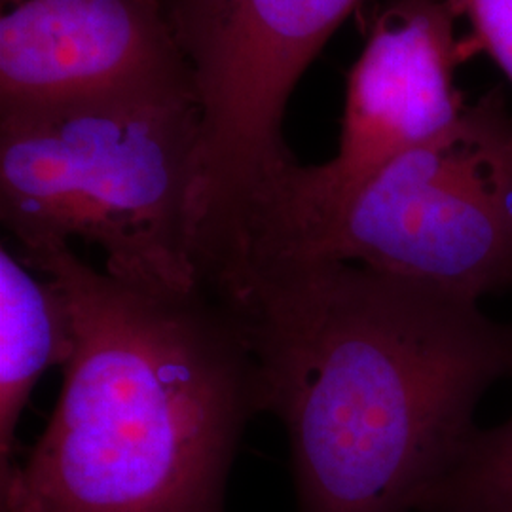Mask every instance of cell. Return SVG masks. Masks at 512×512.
Segmentation results:
<instances>
[{"mask_svg": "<svg viewBox=\"0 0 512 512\" xmlns=\"http://www.w3.org/2000/svg\"><path fill=\"white\" fill-rule=\"evenodd\" d=\"M262 410L283 423L298 512H423L512 378V323L475 302L310 256L226 264Z\"/></svg>", "mask_w": 512, "mask_h": 512, "instance_id": "6da1fadb", "label": "cell"}, {"mask_svg": "<svg viewBox=\"0 0 512 512\" xmlns=\"http://www.w3.org/2000/svg\"><path fill=\"white\" fill-rule=\"evenodd\" d=\"M19 256L52 277L74 351L44 433L0 475V512H226L255 355L213 289L164 293L97 272L69 245Z\"/></svg>", "mask_w": 512, "mask_h": 512, "instance_id": "7a4b0ae2", "label": "cell"}, {"mask_svg": "<svg viewBox=\"0 0 512 512\" xmlns=\"http://www.w3.org/2000/svg\"><path fill=\"white\" fill-rule=\"evenodd\" d=\"M192 90L0 107V219L19 253L84 239L139 287L202 285L190 238Z\"/></svg>", "mask_w": 512, "mask_h": 512, "instance_id": "3957f363", "label": "cell"}, {"mask_svg": "<svg viewBox=\"0 0 512 512\" xmlns=\"http://www.w3.org/2000/svg\"><path fill=\"white\" fill-rule=\"evenodd\" d=\"M330 258L475 302L512 289V120L490 93L266 255Z\"/></svg>", "mask_w": 512, "mask_h": 512, "instance_id": "277c9868", "label": "cell"}, {"mask_svg": "<svg viewBox=\"0 0 512 512\" xmlns=\"http://www.w3.org/2000/svg\"><path fill=\"white\" fill-rule=\"evenodd\" d=\"M359 0H164L200 109L190 238L222 255L258 198L298 162L283 137L291 93Z\"/></svg>", "mask_w": 512, "mask_h": 512, "instance_id": "5b68a950", "label": "cell"}, {"mask_svg": "<svg viewBox=\"0 0 512 512\" xmlns=\"http://www.w3.org/2000/svg\"><path fill=\"white\" fill-rule=\"evenodd\" d=\"M450 0H385L348 76L338 152L294 162L255 203L226 260L266 255L302 236L382 167L456 128L469 107Z\"/></svg>", "mask_w": 512, "mask_h": 512, "instance_id": "8992f818", "label": "cell"}, {"mask_svg": "<svg viewBox=\"0 0 512 512\" xmlns=\"http://www.w3.org/2000/svg\"><path fill=\"white\" fill-rule=\"evenodd\" d=\"M158 90L194 92L162 0H2L0 107Z\"/></svg>", "mask_w": 512, "mask_h": 512, "instance_id": "52a82bcc", "label": "cell"}, {"mask_svg": "<svg viewBox=\"0 0 512 512\" xmlns=\"http://www.w3.org/2000/svg\"><path fill=\"white\" fill-rule=\"evenodd\" d=\"M71 306L52 277L0 247V475L16 463V431L46 370L73 357Z\"/></svg>", "mask_w": 512, "mask_h": 512, "instance_id": "ba28073f", "label": "cell"}, {"mask_svg": "<svg viewBox=\"0 0 512 512\" xmlns=\"http://www.w3.org/2000/svg\"><path fill=\"white\" fill-rule=\"evenodd\" d=\"M423 512H512V414L476 431Z\"/></svg>", "mask_w": 512, "mask_h": 512, "instance_id": "9c48e42d", "label": "cell"}, {"mask_svg": "<svg viewBox=\"0 0 512 512\" xmlns=\"http://www.w3.org/2000/svg\"><path fill=\"white\" fill-rule=\"evenodd\" d=\"M454 14H465L484 48L512 84V0H450Z\"/></svg>", "mask_w": 512, "mask_h": 512, "instance_id": "30bf717a", "label": "cell"}, {"mask_svg": "<svg viewBox=\"0 0 512 512\" xmlns=\"http://www.w3.org/2000/svg\"><path fill=\"white\" fill-rule=\"evenodd\" d=\"M162 2H164V0H162Z\"/></svg>", "mask_w": 512, "mask_h": 512, "instance_id": "8fae6325", "label": "cell"}]
</instances>
